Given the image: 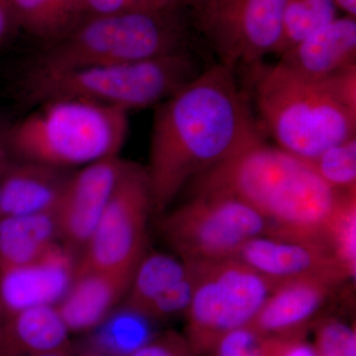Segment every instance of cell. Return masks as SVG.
<instances>
[{
	"mask_svg": "<svg viewBox=\"0 0 356 356\" xmlns=\"http://www.w3.org/2000/svg\"><path fill=\"white\" fill-rule=\"evenodd\" d=\"M236 72L217 64L158 105L146 168L153 212L187 184L264 139Z\"/></svg>",
	"mask_w": 356,
	"mask_h": 356,
	"instance_id": "1",
	"label": "cell"
},
{
	"mask_svg": "<svg viewBox=\"0 0 356 356\" xmlns=\"http://www.w3.org/2000/svg\"><path fill=\"white\" fill-rule=\"evenodd\" d=\"M191 184L192 195L218 194L248 204L266 220L267 236L323 243L327 222L346 193L325 184L310 161L264 139L199 175Z\"/></svg>",
	"mask_w": 356,
	"mask_h": 356,
	"instance_id": "2",
	"label": "cell"
},
{
	"mask_svg": "<svg viewBox=\"0 0 356 356\" xmlns=\"http://www.w3.org/2000/svg\"><path fill=\"white\" fill-rule=\"evenodd\" d=\"M187 24L177 8L88 15L35 56L27 72L120 64L184 50Z\"/></svg>",
	"mask_w": 356,
	"mask_h": 356,
	"instance_id": "3",
	"label": "cell"
},
{
	"mask_svg": "<svg viewBox=\"0 0 356 356\" xmlns=\"http://www.w3.org/2000/svg\"><path fill=\"white\" fill-rule=\"evenodd\" d=\"M127 112L79 98H54L6 133L21 161L67 170L119 156L127 138Z\"/></svg>",
	"mask_w": 356,
	"mask_h": 356,
	"instance_id": "4",
	"label": "cell"
},
{
	"mask_svg": "<svg viewBox=\"0 0 356 356\" xmlns=\"http://www.w3.org/2000/svg\"><path fill=\"white\" fill-rule=\"evenodd\" d=\"M250 74L261 129L280 149L312 161L355 136L356 110L324 83L303 79L280 63L261 64Z\"/></svg>",
	"mask_w": 356,
	"mask_h": 356,
	"instance_id": "5",
	"label": "cell"
},
{
	"mask_svg": "<svg viewBox=\"0 0 356 356\" xmlns=\"http://www.w3.org/2000/svg\"><path fill=\"white\" fill-rule=\"evenodd\" d=\"M186 50L146 60L65 72H25L21 91L33 106L54 98H79L129 112L161 104L200 74Z\"/></svg>",
	"mask_w": 356,
	"mask_h": 356,
	"instance_id": "6",
	"label": "cell"
},
{
	"mask_svg": "<svg viewBox=\"0 0 356 356\" xmlns=\"http://www.w3.org/2000/svg\"><path fill=\"white\" fill-rule=\"evenodd\" d=\"M186 262L196 282L184 337L194 355H208L221 337L252 325L275 284L235 259Z\"/></svg>",
	"mask_w": 356,
	"mask_h": 356,
	"instance_id": "7",
	"label": "cell"
},
{
	"mask_svg": "<svg viewBox=\"0 0 356 356\" xmlns=\"http://www.w3.org/2000/svg\"><path fill=\"white\" fill-rule=\"evenodd\" d=\"M165 242L184 261L233 259L243 243L268 235L264 218L227 195H192L159 221Z\"/></svg>",
	"mask_w": 356,
	"mask_h": 356,
	"instance_id": "8",
	"label": "cell"
},
{
	"mask_svg": "<svg viewBox=\"0 0 356 356\" xmlns=\"http://www.w3.org/2000/svg\"><path fill=\"white\" fill-rule=\"evenodd\" d=\"M153 212L146 168L126 161L111 197L77 261V269L132 276L145 255Z\"/></svg>",
	"mask_w": 356,
	"mask_h": 356,
	"instance_id": "9",
	"label": "cell"
},
{
	"mask_svg": "<svg viewBox=\"0 0 356 356\" xmlns=\"http://www.w3.org/2000/svg\"><path fill=\"white\" fill-rule=\"evenodd\" d=\"M286 0H211L195 13L198 29L219 63L248 72L277 54Z\"/></svg>",
	"mask_w": 356,
	"mask_h": 356,
	"instance_id": "10",
	"label": "cell"
},
{
	"mask_svg": "<svg viewBox=\"0 0 356 356\" xmlns=\"http://www.w3.org/2000/svg\"><path fill=\"white\" fill-rule=\"evenodd\" d=\"M233 259L270 280L275 287L301 278H325L343 283L348 278L325 243L259 236L243 243Z\"/></svg>",
	"mask_w": 356,
	"mask_h": 356,
	"instance_id": "11",
	"label": "cell"
},
{
	"mask_svg": "<svg viewBox=\"0 0 356 356\" xmlns=\"http://www.w3.org/2000/svg\"><path fill=\"white\" fill-rule=\"evenodd\" d=\"M125 163L115 156L70 175L55 214L60 238L74 252H83L92 235Z\"/></svg>",
	"mask_w": 356,
	"mask_h": 356,
	"instance_id": "12",
	"label": "cell"
},
{
	"mask_svg": "<svg viewBox=\"0 0 356 356\" xmlns=\"http://www.w3.org/2000/svg\"><path fill=\"white\" fill-rule=\"evenodd\" d=\"M74 250L54 243L39 259L0 269V309L4 317L37 306H57L76 276Z\"/></svg>",
	"mask_w": 356,
	"mask_h": 356,
	"instance_id": "13",
	"label": "cell"
},
{
	"mask_svg": "<svg viewBox=\"0 0 356 356\" xmlns=\"http://www.w3.org/2000/svg\"><path fill=\"white\" fill-rule=\"evenodd\" d=\"M280 62L303 79L323 81L356 67L355 17L339 16L280 55Z\"/></svg>",
	"mask_w": 356,
	"mask_h": 356,
	"instance_id": "14",
	"label": "cell"
},
{
	"mask_svg": "<svg viewBox=\"0 0 356 356\" xmlns=\"http://www.w3.org/2000/svg\"><path fill=\"white\" fill-rule=\"evenodd\" d=\"M341 284L317 277L281 283L274 288L250 325L264 337L300 334Z\"/></svg>",
	"mask_w": 356,
	"mask_h": 356,
	"instance_id": "15",
	"label": "cell"
},
{
	"mask_svg": "<svg viewBox=\"0 0 356 356\" xmlns=\"http://www.w3.org/2000/svg\"><path fill=\"white\" fill-rule=\"evenodd\" d=\"M69 177L42 163H10L0 175V218L55 213Z\"/></svg>",
	"mask_w": 356,
	"mask_h": 356,
	"instance_id": "16",
	"label": "cell"
},
{
	"mask_svg": "<svg viewBox=\"0 0 356 356\" xmlns=\"http://www.w3.org/2000/svg\"><path fill=\"white\" fill-rule=\"evenodd\" d=\"M131 280L132 276L113 271L76 268L70 289L57 305L70 332H89L102 324L124 301Z\"/></svg>",
	"mask_w": 356,
	"mask_h": 356,
	"instance_id": "17",
	"label": "cell"
},
{
	"mask_svg": "<svg viewBox=\"0 0 356 356\" xmlns=\"http://www.w3.org/2000/svg\"><path fill=\"white\" fill-rule=\"evenodd\" d=\"M70 331L57 306H37L4 317L0 356H37L70 348Z\"/></svg>",
	"mask_w": 356,
	"mask_h": 356,
	"instance_id": "18",
	"label": "cell"
},
{
	"mask_svg": "<svg viewBox=\"0 0 356 356\" xmlns=\"http://www.w3.org/2000/svg\"><path fill=\"white\" fill-rule=\"evenodd\" d=\"M60 238L55 213L0 218V269L24 266Z\"/></svg>",
	"mask_w": 356,
	"mask_h": 356,
	"instance_id": "19",
	"label": "cell"
},
{
	"mask_svg": "<svg viewBox=\"0 0 356 356\" xmlns=\"http://www.w3.org/2000/svg\"><path fill=\"white\" fill-rule=\"evenodd\" d=\"M18 29L44 44L62 38L89 15L86 0H8Z\"/></svg>",
	"mask_w": 356,
	"mask_h": 356,
	"instance_id": "20",
	"label": "cell"
},
{
	"mask_svg": "<svg viewBox=\"0 0 356 356\" xmlns=\"http://www.w3.org/2000/svg\"><path fill=\"white\" fill-rule=\"evenodd\" d=\"M158 325L147 314L123 304L89 332L86 346L106 356H130L159 336Z\"/></svg>",
	"mask_w": 356,
	"mask_h": 356,
	"instance_id": "21",
	"label": "cell"
},
{
	"mask_svg": "<svg viewBox=\"0 0 356 356\" xmlns=\"http://www.w3.org/2000/svg\"><path fill=\"white\" fill-rule=\"evenodd\" d=\"M188 273V266L175 255L153 252L140 259L133 274L124 305L146 314L154 300Z\"/></svg>",
	"mask_w": 356,
	"mask_h": 356,
	"instance_id": "22",
	"label": "cell"
},
{
	"mask_svg": "<svg viewBox=\"0 0 356 356\" xmlns=\"http://www.w3.org/2000/svg\"><path fill=\"white\" fill-rule=\"evenodd\" d=\"M339 13L334 0H286L277 55L336 19L339 16Z\"/></svg>",
	"mask_w": 356,
	"mask_h": 356,
	"instance_id": "23",
	"label": "cell"
},
{
	"mask_svg": "<svg viewBox=\"0 0 356 356\" xmlns=\"http://www.w3.org/2000/svg\"><path fill=\"white\" fill-rule=\"evenodd\" d=\"M356 191L346 192L324 233V243L350 278L356 273Z\"/></svg>",
	"mask_w": 356,
	"mask_h": 356,
	"instance_id": "24",
	"label": "cell"
},
{
	"mask_svg": "<svg viewBox=\"0 0 356 356\" xmlns=\"http://www.w3.org/2000/svg\"><path fill=\"white\" fill-rule=\"evenodd\" d=\"M321 178L341 192L356 191V137L325 149L310 161Z\"/></svg>",
	"mask_w": 356,
	"mask_h": 356,
	"instance_id": "25",
	"label": "cell"
},
{
	"mask_svg": "<svg viewBox=\"0 0 356 356\" xmlns=\"http://www.w3.org/2000/svg\"><path fill=\"white\" fill-rule=\"evenodd\" d=\"M186 264L188 266L186 275L154 300L146 311L147 315L159 324L177 316L185 315L191 305L196 280L191 264Z\"/></svg>",
	"mask_w": 356,
	"mask_h": 356,
	"instance_id": "26",
	"label": "cell"
},
{
	"mask_svg": "<svg viewBox=\"0 0 356 356\" xmlns=\"http://www.w3.org/2000/svg\"><path fill=\"white\" fill-rule=\"evenodd\" d=\"M317 356H355V329L337 318H325L316 330Z\"/></svg>",
	"mask_w": 356,
	"mask_h": 356,
	"instance_id": "27",
	"label": "cell"
},
{
	"mask_svg": "<svg viewBox=\"0 0 356 356\" xmlns=\"http://www.w3.org/2000/svg\"><path fill=\"white\" fill-rule=\"evenodd\" d=\"M270 337L262 336L252 325L241 327L221 337L209 356H268Z\"/></svg>",
	"mask_w": 356,
	"mask_h": 356,
	"instance_id": "28",
	"label": "cell"
},
{
	"mask_svg": "<svg viewBox=\"0 0 356 356\" xmlns=\"http://www.w3.org/2000/svg\"><path fill=\"white\" fill-rule=\"evenodd\" d=\"M274 356H317L315 346L300 334L273 337Z\"/></svg>",
	"mask_w": 356,
	"mask_h": 356,
	"instance_id": "29",
	"label": "cell"
},
{
	"mask_svg": "<svg viewBox=\"0 0 356 356\" xmlns=\"http://www.w3.org/2000/svg\"><path fill=\"white\" fill-rule=\"evenodd\" d=\"M89 15H103L135 9V0H86Z\"/></svg>",
	"mask_w": 356,
	"mask_h": 356,
	"instance_id": "30",
	"label": "cell"
},
{
	"mask_svg": "<svg viewBox=\"0 0 356 356\" xmlns=\"http://www.w3.org/2000/svg\"><path fill=\"white\" fill-rule=\"evenodd\" d=\"M18 29L8 0H0V43Z\"/></svg>",
	"mask_w": 356,
	"mask_h": 356,
	"instance_id": "31",
	"label": "cell"
},
{
	"mask_svg": "<svg viewBox=\"0 0 356 356\" xmlns=\"http://www.w3.org/2000/svg\"><path fill=\"white\" fill-rule=\"evenodd\" d=\"M181 3V0H135V9L146 10H165L177 8Z\"/></svg>",
	"mask_w": 356,
	"mask_h": 356,
	"instance_id": "32",
	"label": "cell"
},
{
	"mask_svg": "<svg viewBox=\"0 0 356 356\" xmlns=\"http://www.w3.org/2000/svg\"><path fill=\"white\" fill-rule=\"evenodd\" d=\"M339 11H343L346 15L355 17L356 0H334Z\"/></svg>",
	"mask_w": 356,
	"mask_h": 356,
	"instance_id": "33",
	"label": "cell"
},
{
	"mask_svg": "<svg viewBox=\"0 0 356 356\" xmlns=\"http://www.w3.org/2000/svg\"><path fill=\"white\" fill-rule=\"evenodd\" d=\"M211 0H181V3H184L185 6L191 7L193 13H197L199 9L202 8L205 4L210 2Z\"/></svg>",
	"mask_w": 356,
	"mask_h": 356,
	"instance_id": "34",
	"label": "cell"
},
{
	"mask_svg": "<svg viewBox=\"0 0 356 356\" xmlns=\"http://www.w3.org/2000/svg\"><path fill=\"white\" fill-rule=\"evenodd\" d=\"M70 356H106L102 355V353H98L92 348H88V346H84L83 348H81V350L77 351V353H72L70 351Z\"/></svg>",
	"mask_w": 356,
	"mask_h": 356,
	"instance_id": "35",
	"label": "cell"
},
{
	"mask_svg": "<svg viewBox=\"0 0 356 356\" xmlns=\"http://www.w3.org/2000/svg\"><path fill=\"white\" fill-rule=\"evenodd\" d=\"M70 348L67 350L54 351V353H44V355H40L37 356H70Z\"/></svg>",
	"mask_w": 356,
	"mask_h": 356,
	"instance_id": "36",
	"label": "cell"
},
{
	"mask_svg": "<svg viewBox=\"0 0 356 356\" xmlns=\"http://www.w3.org/2000/svg\"><path fill=\"white\" fill-rule=\"evenodd\" d=\"M268 356H274L273 353V337H270V346H269V353Z\"/></svg>",
	"mask_w": 356,
	"mask_h": 356,
	"instance_id": "37",
	"label": "cell"
},
{
	"mask_svg": "<svg viewBox=\"0 0 356 356\" xmlns=\"http://www.w3.org/2000/svg\"><path fill=\"white\" fill-rule=\"evenodd\" d=\"M2 313L1 309H0V334H1V327H2V318H1Z\"/></svg>",
	"mask_w": 356,
	"mask_h": 356,
	"instance_id": "38",
	"label": "cell"
},
{
	"mask_svg": "<svg viewBox=\"0 0 356 356\" xmlns=\"http://www.w3.org/2000/svg\"><path fill=\"white\" fill-rule=\"evenodd\" d=\"M196 356V355H195Z\"/></svg>",
	"mask_w": 356,
	"mask_h": 356,
	"instance_id": "39",
	"label": "cell"
}]
</instances>
